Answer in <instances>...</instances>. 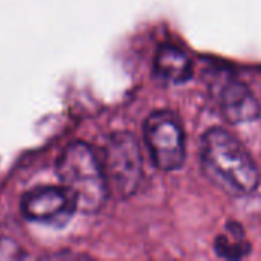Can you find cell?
Returning <instances> with one entry per match:
<instances>
[{"label": "cell", "mask_w": 261, "mask_h": 261, "mask_svg": "<svg viewBox=\"0 0 261 261\" xmlns=\"http://www.w3.org/2000/svg\"><path fill=\"white\" fill-rule=\"evenodd\" d=\"M203 170L231 194H251L260 184V171L246 148L225 128H210L200 141Z\"/></svg>", "instance_id": "obj_1"}, {"label": "cell", "mask_w": 261, "mask_h": 261, "mask_svg": "<svg viewBox=\"0 0 261 261\" xmlns=\"http://www.w3.org/2000/svg\"><path fill=\"white\" fill-rule=\"evenodd\" d=\"M57 173L78 211L93 214L104 206L110 193L109 184L102 162L89 144H70L58 159Z\"/></svg>", "instance_id": "obj_2"}, {"label": "cell", "mask_w": 261, "mask_h": 261, "mask_svg": "<svg viewBox=\"0 0 261 261\" xmlns=\"http://www.w3.org/2000/svg\"><path fill=\"white\" fill-rule=\"evenodd\" d=\"M101 162L109 191L122 199L136 193L142 176V156L139 144L132 133H113L106 142Z\"/></svg>", "instance_id": "obj_3"}, {"label": "cell", "mask_w": 261, "mask_h": 261, "mask_svg": "<svg viewBox=\"0 0 261 261\" xmlns=\"http://www.w3.org/2000/svg\"><path fill=\"white\" fill-rule=\"evenodd\" d=\"M145 142L158 168L173 171L185 162V133L177 118L170 110L153 112L144 124Z\"/></svg>", "instance_id": "obj_4"}, {"label": "cell", "mask_w": 261, "mask_h": 261, "mask_svg": "<svg viewBox=\"0 0 261 261\" xmlns=\"http://www.w3.org/2000/svg\"><path fill=\"white\" fill-rule=\"evenodd\" d=\"M21 214L35 223L63 226L76 210L72 194L63 187H37L26 191L20 202Z\"/></svg>", "instance_id": "obj_5"}, {"label": "cell", "mask_w": 261, "mask_h": 261, "mask_svg": "<svg viewBox=\"0 0 261 261\" xmlns=\"http://www.w3.org/2000/svg\"><path fill=\"white\" fill-rule=\"evenodd\" d=\"M220 112L231 124H246L258 119L260 104L251 89L237 78H225L216 92Z\"/></svg>", "instance_id": "obj_6"}, {"label": "cell", "mask_w": 261, "mask_h": 261, "mask_svg": "<svg viewBox=\"0 0 261 261\" xmlns=\"http://www.w3.org/2000/svg\"><path fill=\"white\" fill-rule=\"evenodd\" d=\"M154 70L164 80L171 83H185L193 76V63L182 49L164 44L154 57Z\"/></svg>", "instance_id": "obj_7"}, {"label": "cell", "mask_w": 261, "mask_h": 261, "mask_svg": "<svg viewBox=\"0 0 261 261\" xmlns=\"http://www.w3.org/2000/svg\"><path fill=\"white\" fill-rule=\"evenodd\" d=\"M214 251L222 258L240 260L249 255L251 243L239 223H228L223 232L217 236L214 242Z\"/></svg>", "instance_id": "obj_8"}, {"label": "cell", "mask_w": 261, "mask_h": 261, "mask_svg": "<svg viewBox=\"0 0 261 261\" xmlns=\"http://www.w3.org/2000/svg\"><path fill=\"white\" fill-rule=\"evenodd\" d=\"M23 252L15 242L0 237V260L2 258H21Z\"/></svg>", "instance_id": "obj_9"}]
</instances>
